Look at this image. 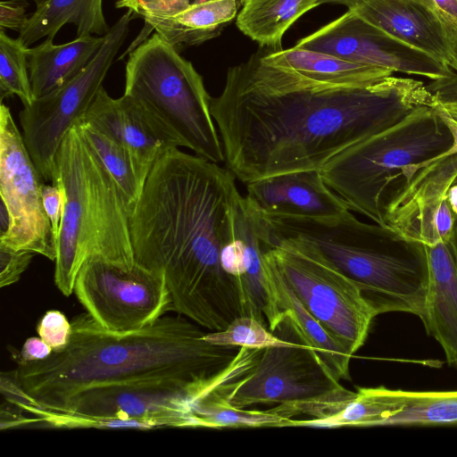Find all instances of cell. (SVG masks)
<instances>
[{
  "instance_id": "14",
  "label": "cell",
  "mask_w": 457,
  "mask_h": 457,
  "mask_svg": "<svg viewBox=\"0 0 457 457\" xmlns=\"http://www.w3.org/2000/svg\"><path fill=\"white\" fill-rule=\"evenodd\" d=\"M340 385L312 347L269 346L252 370L233 381L228 402L239 408L256 403H284L307 400L325 394Z\"/></svg>"
},
{
  "instance_id": "23",
  "label": "cell",
  "mask_w": 457,
  "mask_h": 457,
  "mask_svg": "<svg viewBox=\"0 0 457 457\" xmlns=\"http://www.w3.org/2000/svg\"><path fill=\"white\" fill-rule=\"evenodd\" d=\"M238 9V0H194L174 15L151 18L145 22L179 49L218 37L237 18Z\"/></svg>"
},
{
  "instance_id": "20",
  "label": "cell",
  "mask_w": 457,
  "mask_h": 457,
  "mask_svg": "<svg viewBox=\"0 0 457 457\" xmlns=\"http://www.w3.org/2000/svg\"><path fill=\"white\" fill-rule=\"evenodd\" d=\"M428 285L421 320L427 333L457 369V268L447 242L427 245Z\"/></svg>"
},
{
  "instance_id": "4",
  "label": "cell",
  "mask_w": 457,
  "mask_h": 457,
  "mask_svg": "<svg viewBox=\"0 0 457 457\" xmlns=\"http://www.w3.org/2000/svg\"><path fill=\"white\" fill-rule=\"evenodd\" d=\"M267 244L318 255L350 278L377 315L402 312L422 320L428 285L427 245L351 211L324 219L263 215Z\"/></svg>"
},
{
  "instance_id": "10",
  "label": "cell",
  "mask_w": 457,
  "mask_h": 457,
  "mask_svg": "<svg viewBox=\"0 0 457 457\" xmlns=\"http://www.w3.org/2000/svg\"><path fill=\"white\" fill-rule=\"evenodd\" d=\"M74 294L98 325L114 332L141 329L172 312L164 276L138 263L87 260L78 273Z\"/></svg>"
},
{
  "instance_id": "12",
  "label": "cell",
  "mask_w": 457,
  "mask_h": 457,
  "mask_svg": "<svg viewBox=\"0 0 457 457\" xmlns=\"http://www.w3.org/2000/svg\"><path fill=\"white\" fill-rule=\"evenodd\" d=\"M294 46L434 81L456 75L445 62L395 38L350 9Z\"/></svg>"
},
{
  "instance_id": "7",
  "label": "cell",
  "mask_w": 457,
  "mask_h": 457,
  "mask_svg": "<svg viewBox=\"0 0 457 457\" xmlns=\"http://www.w3.org/2000/svg\"><path fill=\"white\" fill-rule=\"evenodd\" d=\"M123 94L145 106L195 154L225 161L203 77L156 32L129 54Z\"/></svg>"
},
{
  "instance_id": "1",
  "label": "cell",
  "mask_w": 457,
  "mask_h": 457,
  "mask_svg": "<svg viewBox=\"0 0 457 457\" xmlns=\"http://www.w3.org/2000/svg\"><path fill=\"white\" fill-rule=\"evenodd\" d=\"M67 347L46 360L12 357L1 393L18 426L101 428L104 420H137L152 429L189 428L193 402L219 382L240 346L204 340L187 317L114 332L87 313L71 320Z\"/></svg>"
},
{
  "instance_id": "22",
  "label": "cell",
  "mask_w": 457,
  "mask_h": 457,
  "mask_svg": "<svg viewBox=\"0 0 457 457\" xmlns=\"http://www.w3.org/2000/svg\"><path fill=\"white\" fill-rule=\"evenodd\" d=\"M104 37L84 36L60 44L46 38L27 48L34 98L45 96L78 75L93 59Z\"/></svg>"
},
{
  "instance_id": "29",
  "label": "cell",
  "mask_w": 457,
  "mask_h": 457,
  "mask_svg": "<svg viewBox=\"0 0 457 457\" xmlns=\"http://www.w3.org/2000/svg\"><path fill=\"white\" fill-rule=\"evenodd\" d=\"M287 336H277L253 316L240 315L222 330L206 332L204 340L216 345H234L264 349L269 346L303 343L287 317L280 323ZM305 345V344H304Z\"/></svg>"
},
{
  "instance_id": "39",
  "label": "cell",
  "mask_w": 457,
  "mask_h": 457,
  "mask_svg": "<svg viewBox=\"0 0 457 457\" xmlns=\"http://www.w3.org/2000/svg\"><path fill=\"white\" fill-rule=\"evenodd\" d=\"M447 26L449 60L448 65L452 70L457 71V26Z\"/></svg>"
},
{
  "instance_id": "27",
  "label": "cell",
  "mask_w": 457,
  "mask_h": 457,
  "mask_svg": "<svg viewBox=\"0 0 457 457\" xmlns=\"http://www.w3.org/2000/svg\"><path fill=\"white\" fill-rule=\"evenodd\" d=\"M383 426L457 425V391H403L383 387Z\"/></svg>"
},
{
  "instance_id": "26",
  "label": "cell",
  "mask_w": 457,
  "mask_h": 457,
  "mask_svg": "<svg viewBox=\"0 0 457 457\" xmlns=\"http://www.w3.org/2000/svg\"><path fill=\"white\" fill-rule=\"evenodd\" d=\"M237 29L261 47H282L286 32L320 0H238Z\"/></svg>"
},
{
  "instance_id": "13",
  "label": "cell",
  "mask_w": 457,
  "mask_h": 457,
  "mask_svg": "<svg viewBox=\"0 0 457 457\" xmlns=\"http://www.w3.org/2000/svg\"><path fill=\"white\" fill-rule=\"evenodd\" d=\"M456 180L457 154L422 163L390 189L384 205L386 225L425 245L448 242L456 218L447 192Z\"/></svg>"
},
{
  "instance_id": "35",
  "label": "cell",
  "mask_w": 457,
  "mask_h": 457,
  "mask_svg": "<svg viewBox=\"0 0 457 457\" xmlns=\"http://www.w3.org/2000/svg\"><path fill=\"white\" fill-rule=\"evenodd\" d=\"M41 192L44 208L57 240L62 215V190L54 183L51 185L43 183Z\"/></svg>"
},
{
  "instance_id": "40",
  "label": "cell",
  "mask_w": 457,
  "mask_h": 457,
  "mask_svg": "<svg viewBox=\"0 0 457 457\" xmlns=\"http://www.w3.org/2000/svg\"><path fill=\"white\" fill-rule=\"evenodd\" d=\"M437 109L439 111L440 115L447 124L453 137V144L449 150L444 155L457 154V121H455L445 112V110L440 106L439 103L437 104Z\"/></svg>"
},
{
  "instance_id": "38",
  "label": "cell",
  "mask_w": 457,
  "mask_h": 457,
  "mask_svg": "<svg viewBox=\"0 0 457 457\" xmlns=\"http://www.w3.org/2000/svg\"><path fill=\"white\" fill-rule=\"evenodd\" d=\"M428 87L439 101L457 103V75L448 79L435 81Z\"/></svg>"
},
{
  "instance_id": "37",
  "label": "cell",
  "mask_w": 457,
  "mask_h": 457,
  "mask_svg": "<svg viewBox=\"0 0 457 457\" xmlns=\"http://www.w3.org/2000/svg\"><path fill=\"white\" fill-rule=\"evenodd\" d=\"M446 25L457 26V0H423Z\"/></svg>"
},
{
  "instance_id": "19",
  "label": "cell",
  "mask_w": 457,
  "mask_h": 457,
  "mask_svg": "<svg viewBox=\"0 0 457 457\" xmlns=\"http://www.w3.org/2000/svg\"><path fill=\"white\" fill-rule=\"evenodd\" d=\"M262 349L241 346L227 374L200 395L192 403L189 428H245L293 427L294 419L282 416L273 408L246 410L228 400L230 384L246 375Z\"/></svg>"
},
{
  "instance_id": "28",
  "label": "cell",
  "mask_w": 457,
  "mask_h": 457,
  "mask_svg": "<svg viewBox=\"0 0 457 457\" xmlns=\"http://www.w3.org/2000/svg\"><path fill=\"white\" fill-rule=\"evenodd\" d=\"M75 125L104 167L117 182L132 210L140 197L145 180L129 151L112 137L81 120Z\"/></svg>"
},
{
  "instance_id": "5",
  "label": "cell",
  "mask_w": 457,
  "mask_h": 457,
  "mask_svg": "<svg viewBox=\"0 0 457 457\" xmlns=\"http://www.w3.org/2000/svg\"><path fill=\"white\" fill-rule=\"evenodd\" d=\"M51 182L62 194L54 276L62 295L74 293L78 273L87 260L137 263L129 228L132 210L77 125L56 152Z\"/></svg>"
},
{
  "instance_id": "18",
  "label": "cell",
  "mask_w": 457,
  "mask_h": 457,
  "mask_svg": "<svg viewBox=\"0 0 457 457\" xmlns=\"http://www.w3.org/2000/svg\"><path fill=\"white\" fill-rule=\"evenodd\" d=\"M348 9L403 43L448 64L447 26L423 0H359Z\"/></svg>"
},
{
  "instance_id": "21",
  "label": "cell",
  "mask_w": 457,
  "mask_h": 457,
  "mask_svg": "<svg viewBox=\"0 0 457 457\" xmlns=\"http://www.w3.org/2000/svg\"><path fill=\"white\" fill-rule=\"evenodd\" d=\"M263 62L307 79L335 86H361L378 81L393 71L349 62L313 50L296 48L259 49Z\"/></svg>"
},
{
  "instance_id": "8",
  "label": "cell",
  "mask_w": 457,
  "mask_h": 457,
  "mask_svg": "<svg viewBox=\"0 0 457 457\" xmlns=\"http://www.w3.org/2000/svg\"><path fill=\"white\" fill-rule=\"evenodd\" d=\"M263 260L353 355L363 345L378 315L355 283L318 255L292 247H269Z\"/></svg>"
},
{
  "instance_id": "6",
  "label": "cell",
  "mask_w": 457,
  "mask_h": 457,
  "mask_svg": "<svg viewBox=\"0 0 457 457\" xmlns=\"http://www.w3.org/2000/svg\"><path fill=\"white\" fill-rule=\"evenodd\" d=\"M452 144L451 131L437 105L423 106L344 150L320 173L350 211L386 226L384 205L390 189L411 165L444 155Z\"/></svg>"
},
{
  "instance_id": "44",
  "label": "cell",
  "mask_w": 457,
  "mask_h": 457,
  "mask_svg": "<svg viewBox=\"0 0 457 457\" xmlns=\"http://www.w3.org/2000/svg\"><path fill=\"white\" fill-rule=\"evenodd\" d=\"M440 106L445 112L457 121V103L456 102H441L439 101Z\"/></svg>"
},
{
  "instance_id": "41",
  "label": "cell",
  "mask_w": 457,
  "mask_h": 457,
  "mask_svg": "<svg viewBox=\"0 0 457 457\" xmlns=\"http://www.w3.org/2000/svg\"><path fill=\"white\" fill-rule=\"evenodd\" d=\"M12 227V219L5 204L1 201L0 206V239L6 237Z\"/></svg>"
},
{
  "instance_id": "3",
  "label": "cell",
  "mask_w": 457,
  "mask_h": 457,
  "mask_svg": "<svg viewBox=\"0 0 457 457\" xmlns=\"http://www.w3.org/2000/svg\"><path fill=\"white\" fill-rule=\"evenodd\" d=\"M235 180L174 148L153 166L130 214L136 262L164 276L172 312L211 331L243 313L238 281L222 265Z\"/></svg>"
},
{
  "instance_id": "45",
  "label": "cell",
  "mask_w": 457,
  "mask_h": 457,
  "mask_svg": "<svg viewBox=\"0 0 457 457\" xmlns=\"http://www.w3.org/2000/svg\"><path fill=\"white\" fill-rule=\"evenodd\" d=\"M359 0H320V4H336L345 5L348 8L353 6Z\"/></svg>"
},
{
  "instance_id": "36",
  "label": "cell",
  "mask_w": 457,
  "mask_h": 457,
  "mask_svg": "<svg viewBox=\"0 0 457 457\" xmlns=\"http://www.w3.org/2000/svg\"><path fill=\"white\" fill-rule=\"evenodd\" d=\"M52 353V348L39 337L27 338L20 352L16 349L11 350L12 357H17L26 361L46 360Z\"/></svg>"
},
{
  "instance_id": "31",
  "label": "cell",
  "mask_w": 457,
  "mask_h": 457,
  "mask_svg": "<svg viewBox=\"0 0 457 457\" xmlns=\"http://www.w3.org/2000/svg\"><path fill=\"white\" fill-rule=\"evenodd\" d=\"M37 332L53 350H64L71 340L72 328L64 313L57 310L47 311L37 326Z\"/></svg>"
},
{
  "instance_id": "17",
  "label": "cell",
  "mask_w": 457,
  "mask_h": 457,
  "mask_svg": "<svg viewBox=\"0 0 457 457\" xmlns=\"http://www.w3.org/2000/svg\"><path fill=\"white\" fill-rule=\"evenodd\" d=\"M246 191L248 202L263 215L324 219L350 211L320 170L267 177L246 184Z\"/></svg>"
},
{
  "instance_id": "15",
  "label": "cell",
  "mask_w": 457,
  "mask_h": 457,
  "mask_svg": "<svg viewBox=\"0 0 457 457\" xmlns=\"http://www.w3.org/2000/svg\"><path fill=\"white\" fill-rule=\"evenodd\" d=\"M268 248L261 213L237 189L231 204L222 265L238 281L242 315L254 317L273 332L285 316L264 268L263 253Z\"/></svg>"
},
{
  "instance_id": "43",
  "label": "cell",
  "mask_w": 457,
  "mask_h": 457,
  "mask_svg": "<svg viewBox=\"0 0 457 457\" xmlns=\"http://www.w3.org/2000/svg\"><path fill=\"white\" fill-rule=\"evenodd\" d=\"M447 243L449 245L455 266L457 268V220L453 228V235Z\"/></svg>"
},
{
  "instance_id": "32",
  "label": "cell",
  "mask_w": 457,
  "mask_h": 457,
  "mask_svg": "<svg viewBox=\"0 0 457 457\" xmlns=\"http://www.w3.org/2000/svg\"><path fill=\"white\" fill-rule=\"evenodd\" d=\"M190 3V0H116L115 6L118 9H127L133 16L145 21L174 15Z\"/></svg>"
},
{
  "instance_id": "2",
  "label": "cell",
  "mask_w": 457,
  "mask_h": 457,
  "mask_svg": "<svg viewBox=\"0 0 457 457\" xmlns=\"http://www.w3.org/2000/svg\"><path fill=\"white\" fill-rule=\"evenodd\" d=\"M437 104L420 80L391 75L361 86L322 84L268 64L258 50L228 68L211 112L227 168L246 185L320 170L348 147Z\"/></svg>"
},
{
  "instance_id": "24",
  "label": "cell",
  "mask_w": 457,
  "mask_h": 457,
  "mask_svg": "<svg viewBox=\"0 0 457 457\" xmlns=\"http://www.w3.org/2000/svg\"><path fill=\"white\" fill-rule=\"evenodd\" d=\"M72 24L77 37H104L110 26L103 11V0H46L19 32L18 39L30 47L42 38L54 39L62 26Z\"/></svg>"
},
{
  "instance_id": "9",
  "label": "cell",
  "mask_w": 457,
  "mask_h": 457,
  "mask_svg": "<svg viewBox=\"0 0 457 457\" xmlns=\"http://www.w3.org/2000/svg\"><path fill=\"white\" fill-rule=\"evenodd\" d=\"M133 17L128 11L110 28L96 55L72 79L21 110V132L43 179H52L54 160L64 137L104 87L103 82L129 35Z\"/></svg>"
},
{
  "instance_id": "30",
  "label": "cell",
  "mask_w": 457,
  "mask_h": 457,
  "mask_svg": "<svg viewBox=\"0 0 457 457\" xmlns=\"http://www.w3.org/2000/svg\"><path fill=\"white\" fill-rule=\"evenodd\" d=\"M27 48L19 39L0 30V100L15 96L24 105L30 104L32 92Z\"/></svg>"
},
{
  "instance_id": "11",
  "label": "cell",
  "mask_w": 457,
  "mask_h": 457,
  "mask_svg": "<svg viewBox=\"0 0 457 457\" xmlns=\"http://www.w3.org/2000/svg\"><path fill=\"white\" fill-rule=\"evenodd\" d=\"M43 178L29 155L10 108L0 106V195L12 219L0 245L55 261L57 240L46 213Z\"/></svg>"
},
{
  "instance_id": "33",
  "label": "cell",
  "mask_w": 457,
  "mask_h": 457,
  "mask_svg": "<svg viewBox=\"0 0 457 457\" xmlns=\"http://www.w3.org/2000/svg\"><path fill=\"white\" fill-rule=\"evenodd\" d=\"M34 255V253L29 251H16L0 245V287L16 283Z\"/></svg>"
},
{
  "instance_id": "42",
  "label": "cell",
  "mask_w": 457,
  "mask_h": 457,
  "mask_svg": "<svg viewBox=\"0 0 457 457\" xmlns=\"http://www.w3.org/2000/svg\"><path fill=\"white\" fill-rule=\"evenodd\" d=\"M447 201L457 220V180L450 187L447 192Z\"/></svg>"
},
{
  "instance_id": "25",
  "label": "cell",
  "mask_w": 457,
  "mask_h": 457,
  "mask_svg": "<svg viewBox=\"0 0 457 457\" xmlns=\"http://www.w3.org/2000/svg\"><path fill=\"white\" fill-rule=\"evenodd\" d=\"M263 264L276 290L280 311L288 319L303 344L312 348L337 379H349V363L353 355L305 309L292 290L264 260Z\"/></svg>"
},
{
  "instance_id": "16",
  "label": "cell",
  "mask_w": 457,
  "mask_h": 457,
  "mask_svg": "<svg viewBox=\"0 0 457 457\" xmlns=\"http://www.w3.org/2000/svg\"><path fill=\"white\" fill-rule=\"evenodd\" d=\"M80 120L124 146L145 182L163 154L183 146L176 134L140 102L125 94L113 98L104 87Z\"/></svg>"
},
{
  "instance_id": "34",
  "label": "cell",
  "mask_w": 457,
  "mask_h": 457,
  "mask_svg": "<svg viewBox=\"0 0 457 457\" xmlns=\"http://www.w3.org/2000/svg\"><path fill=\"white\" fill-rule=\"evenodd\" d=\"M25 0H2L0 2V30H14L18 33L28 21Z\"/></svg>"
}]
</instances>
